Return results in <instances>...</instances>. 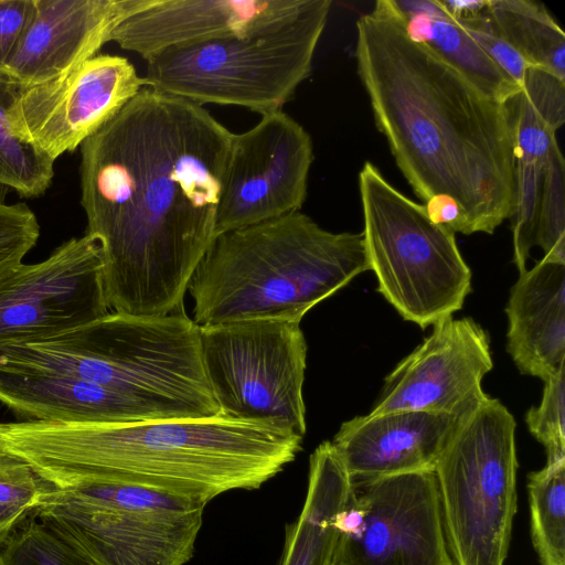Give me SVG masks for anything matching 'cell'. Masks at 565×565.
<instances>
[{"label": "cell", "instance_id": "27", "mask_svg": "<svg viewBox=\"0 0 565 565\" xmlns=\"http://www.w3.org/2000/svg\"><path fill=\"white\" fill-rule=\"evenodd\" d=\"M0 563L1 565H97L67 533L35 513L28 516L0 548Z\"/></svg>", "mask_w": 565, "mask_h": 565}, {"label": "cell", "instance_id": "14", "mask_svg": "<svg viewBox=\"0 0 565 565\" xmlns=\"http://www.w3.org/2000/svg\"><path fill=\"white\" fill-rule=\"evenodd\" d=\"M147 79L122 56L98 54L51 81L22 86L8 110L22 141L54 161L111 120Z\"/></svg>", "mask_w": 565, "mask_h": 565}, {"label": "cell", "instance_id": "7", "mask_svg": "<svg viewBox=\"0 0 565 565\" xmlns=\"http://www.w3.org/2000/svg\"><path fill=\"white\" fill-rule=\"evenodd\" d=\"M363 237L377 291L422 329L460 310L471 270L456 233L434 222L424 204L397 190L372 162L359 173Z\"/></svg>", "mask_w": 565, "mask_h": 565}, {"label": "cell", "instance_id": "37", "mask_svg": "<svg viewBox=\"0 0 565 565\" xmlns=\"http://www.w3.org/2000/svg\"><path fill=\"white\" fill-rule=\"evenodd\" d=\"M0 565H1V563H0Z\"/></svg>", "mask_w": 565, "mask_h": 565}, {"label": "cell", "instance_id": "19", "mask_svg": "<svg viewBox=\"0 0 565 565\" xmlns=\"http://www.w3.org/2000/svg\"><path fill=\"white\" fill-rule=\"evenodd\" d=\"M0 403L28 422L124 424L167 419L154 407L95 383L1 364Z\"/></svg>", "mask_w": 565, "mask_h": 565}, {"label": "cell", "instance_id": "32", "mask_svg": "<svg viewBox=\"0 0 565 565\" xmlns=\"http://www.w3.org/2000/svg\"><path fill=\"white\" fill-rule=\"evenodd\" d=\"M51 489L25 461L0 450V507L32 512Z\"/></svg>", "mask_w": 565, "mask_h": 565}, {"label": "cell", "instance_id": "28", "mask_svg": "<svg viewBox=\"0 0 565 565\" xmlns=\"http://www.w3.org/2000/svg\"><path fill=\"white\" fill-rule=\"evenodd\" d=\"M535 246L542 259L565 264V162L557 142L544 169Z\"/></svg>", "mask_w": 565, "mask_h": 565}, {"label": "cell", "instance_id": "33", "mask_svg": "<svg viewBox=\"0 0 565 565\" xmlns=\"http://www.w3.org/2000/svg\"><path fill=\"white\" fill-rule=\"evenodd\" d=\"M455 20L487 56L521 88L526 70L531 65L495 31L487 10L472 17Z\"/></svg>", "mask_w": 565, "mask_h": 565}, {"label": "cell", "instance_id": "15", "mask_svg": "<svg viewBox=\"0 0 565 565\" xmlns=\"http://www.w3.org/2000/svg\"><path fill=\"white\" fill-rule=\"evenodd\" d=\"M493 367L488 332L472 318L448 316L385 377L369 415L424 411L461 416L488 394Z\"/></svg>", "mask_w": 565, "mask_h": 565}, {"label": "cell", "instance_id": "24", "mask_svg": "<svg viewBox=\"0 0 565 565\" xmlns=\"http://www.w3.org/2000/svg\"><path fill=\"white\" fill-rule=\"evenodd\" d=\"M495 31L530 64L565 81V33L550 11L532 0H488Z\"/></svg>", "mask_w": 565, "mask_h": 565}, {"label": "cell", "instance_id": "10", "mask_svg": "<svg viewBox=\"0 0 565 565\" xmlns=\"http://www.w3.org/2000/svg\"><path fill=\"white\" fill-rule=\"evenodd\" d=\"M204 371L223 415L303 438L307 342L300 322L249 319L200 327Z\"/></svg>", "mask_w": 565, "mask_h": 565}, {"label": "cell", "instance_id": "18", "mask_svg": "<svg viewBox=\"0 0 565 565\" xmlns=\"http://www.w3.org/2000/svg\"><path fill=\"white\" fill-rule=\"evenodd\" d=\"M305 0H143L109 42L145 60L164 49L238 33L296 12Z\"/></svg>", "mask_w": 565, "mask_h": 565}, {"label": "cell", "instance_id": "30", "mask_svg": "<svg viewBox=\"0 0 565 565\" xmlns=\"http://www.w3.org/2000/svg\"><path fill=\"white\" fill-rule=\"evenodd\" d=\"M529 431L546 450V461L565 458V366L544 381L539 406L525 415Z\"/></svg>", "mask_w": 565, "mask_h": 565}, {"label": "cell", "instance_id": "13", "mask_svg": "<svg viewBox=\"0 0 565 565\" xmlns=\"http://www.w3.org/2000/svg\"><path fill=\"white\" fill-rule=\"evenodd\" d=\"M312 162L310 135L282 110L234 134L215 236L300 211Z\"/></svg>", "mask_w": 565, "mask_h": 565}, {"label": "cell", "instance_id": "21", "mask_svg": "<svg viewBox=\"0 0 565 565\" xmlns=\"http://www.w3.org/2000/svg\"><path fill=\"white\" fill-rule=\"evenodd\" d=\"M350 490L351 478L332 443H321L310 456L305 503L286 527L278 565H335L338 518Z\"/></svg>", "mask_w": 565, "mask_h": 565}, {"label": "cell", "instance_id": "26", "mask_svg": "<svg viewBox=\"0 0 565 565\" xmlns=\"http://www.w3.org/2000/svg\"><path fill=\"white\" fill-rule=\"evenodd\" d=\"M531 539L540 565H565V458L527 476Z\"/></svg>", "mask_w": 565, "mask_h": 565}, {"label": "cell", "instance_id": "22", "mask_svg": "<svg viewBox=\"0 0 565 565\" xmlns=\"http://www.w3.org/2000/svg\"><path fill=\"white\" fill-rule=\"evenodd\" d=\"M408 36L428 47L484 95L505 103L520 92L438 0H391Z\"/></svg>", "mask_w": 565, "mask_h": 565}, {"label": "cell", "instance_id": "16", "mask_svg": "<svg viewBox=\"0 0 565 565\" xmlns=\"http://www.w3.org/2000/svg\"><path fill=\"white\" fill-rule=\"evenodd\" d=\"M143 0H33L6 73L22 86L58 77L95 56Z\"/></svg>", "mask_w": 565, "mask_h": 565}, {"label": "cell", "instance_id": "4", "mask_svg": "<svg viewBox=\"0 0 565 565\" xmlns=\"http://www.w3.org/2000/svg\"><path fill=\"white\" fill-rule=\"evenodd\" d=\"M370 270L362 232L333 233L300 211L215 236L188 286L199 327L300 322Z\"/></svg>", "mask_w": 565, "mask_h": 565}, {"label": "cell", "instance_id": "31", "mask_svg": "<svg viewBox=\"0 0 565 565\" xmlns=\"http://www.w3.org/2000/svg\"><path fill=\"white\" fill-rule=\"evenodd\" d=\"M39 236L38 218L26 204L0 202V279L22 264Z\"/></svg>", "mask_w": 565, "mask_h": 565}, {"label": "cell", "instance_id": "25", "mask_svg": "<svg viewBox=\"0 0 565 565\" xmlns=\"http://www.w3.org/2000/svg\"><path fill=\"white\" fill-rule=\"evenodd\" d=\"M21 88L19 82L0 71V188L34 199L50 188L55 161L11 130L8 110Z\"/></svg>", "mask_w": 565, "mask_h": 565}, {"label": "cell", "instance_id": "20", "mask_svg": "<svg viewBox=\"0 0 565 565\" xmlns=\"http://www.w3.org/2000/svg\"><path fill=\"white\" fill-rule=\"evenodd\" d=\"M505 313L507 351L521 373L545 381L565 366V264L541 259L520 274Z\"/></svg>", "mask_w": 565, "mask_h": 565}, {"label": "cell", "instance_id": "5", "mask_svg": "<svg viewBox=\"0 0 565 565\" xmlns=\"http://www.w3.org/2000/svg\"><path fill=\"white\" fill-rule=\"evenodd\" d=\"M0 364L63 373L114 390L167 419L221 415L184 308L164 316L108 315L32 342L0 345Z\"/></svg>", "mask_w": 565, "mask_h": 565}, {"label": "cell", "instance_id": "23", "mask_svg": "<svg viewBox=\"0 0 565 565\" xmlns=\"http://www.w3.org/2000/svg\"><path fill=\"white\" fill-rule=\"evenodd\" d=\"M507 103L518 159L546 161L565 121V81L530 66L520 92Z\"/></svg>", "mask_w": 565, "mask_h": 565}, {"label": "cell", "instance_id": "36", "mask_svg": "<svg viewBox=\"0 0 565 565\" xmlns=\"http://www.w3.org/2000/svg\"><path fill=\"white\" fill-rule=\"evenodd\" d=\"M31 513L24 509L0 507V548Z\"/></svg>", "mask_w": 565, "mask_h": 565}, {"label": "cell", "instance_id": "1", "mask_svg": "<svg viewBox=\"0 0 565 565\" xmlns=\"http://www.w3.org/2000/svg\"><path fill=\"white\" fill-rule=\"evenodd\" d=\"M233 135L203 106L145 87L81 145L85 234L102 245L111 311L183 309L215 237Z\"/></svg>", "mask_w": 565, "mask_h": 565}, {"label": "cell", "instance_id": "2", "mask_svg": "<svg viewBox=\"0 0 565 565\" xmlns=\"http://www.w3.org/2000/svg\"><path fill=\"white\" fill-rule=\"evenodd\" d=\"M355 58L374 121L414 193L456 202L463 235L510 218L515 143L507 103L413 41L391 0L356 21Z\"/></svg>", "mask_w": 565, "mask_h": 565}, {"label": "cell", "instance_id": "8", "mask_svg": "<svg viewBox=\"0 0 565 565\" xmlns=\"http://www.w3.org/2000/svg\"><path fill=\"white\" fill-rule=\"evenodd\" d=\"M515 426L487 395L460 416L436 465L454 565H504L516 512Z\"/></svg>", "mask_w": 565, "mask_h": 565}, {"label": "cell", "instance_id": "9", "mask_svg": "<svg viewBox=\"0 0 565 565\" xmlns=\"http://www.w3.org/2000/svg\"><path fill=\"white\" fill-rule=\"evenodd\" d=\"M206 504L120 480L51 489L33 513L75 540L97 565H184Z\"/></svg>", "mask_w": 565, "mask_h": 565}, {"label": "cell", "instance_id": "3", "mask_svg": "<svg viewBox=\"0 0 565 565\" xmlns=\"http://www.w3.org/2000/svg\"><path fill=\"white\" fill-rule=\"evenodd\" d=\"M302 439L223 414L124 424L0 423V450L55 490L120 480L204 504L232 490L259 489L295 460Z\"/></svg>", "mask_w": 565, "mask_h": 565}, {"label": "cell", "instance_id": "6", "mask_svg": "<svg viewBox=\"0 0 565 565\" xmlns=\"http://www.w3.org/2000/svg\"><path fill=\"white\" fill-rule=\"evenodd\" d=\"M331 0H305L294 13L210 40L171 46L147 61L148 87L198 105L281 110L310 75Z\"/></svg>", "mask_w": 565, "mask_h": 565}, {"label": "cell", "instance_id": "12", "mask_svg": "<svg viewBox=\"0 0 565 565\" xmlns=\"http://www.w3.org/2000/svg\"><path fill=\"white\" fill-rule=\"evenodd\" d=\"M104 270L102 245L88 234L40 263L18 265L0 279V345L46 339L108 315Z\"/></svg>", "mask_w": 565, "mask_h": 565}, {"label": "cell", "instance_id": "29", "mask_svg": "<svg viewBox=\"0 0 565 565\" xmlns=\"http://www.w3.org/2000/svg\"><path fill=\"white\" fill-rule=\"evenodd\" d=\"M546 161L515 158L514 202L510 220L513 262L520 274L526 270V262L536 242L539 207Z\"/></svg>", "mask_w": 565, "mask_h": 565}, {"label": "cell", "instance_id": "35", "mask_svg": "<svg viewBox=\"0 0 565 565\" xmlns=\"http://www.w3.org/2000/svg\"><path fill=\"white\" fill-rule=\"evenodd\" d=\"M454 19L468 18L487 10L488 0H438Z\"/></svg>", "mask_w": 565, "mask_h": 565}, {"label": "cell", "instance_id": "17", "mask_svg": "<svg viewBox=\"0 0 565 565\" xmlns=\"http://www.w3.org/2000/svg\"><path fill=\"white\" fill-rule=\"evenodd\" d=\"M460 416L424 411L362 415L331 441L351 479L434 471Z\"/></svg>", "mask_w": 565, "mask_h": 565}, {"label": "cell", "instance_id": "34", "mask_svg": "<svg viewBox=\"0 0 565 565\" xmlns=\"http://www.w3.org/2000/svg\"><path fill=\"white\" fill-rule=\"evenodd\" d=\"M33 0H0V71L8 61L31 15Z\"/></svg>", "mask_w": 565, "mask_h": 565}, {"label": "cell", "instance_id": "11", "mask_svg": "<svg viewBox=\"0 0 565 565\" xmlns=\"http://www.w3.org/2000/svg\"><path fill=\"white\" fill-rule=\"evenodd\" d=\"M335 565H454L435 471L351 479Z\"/></svg>", "mask_w": 565, "mask_h": 565}]
</instances>
